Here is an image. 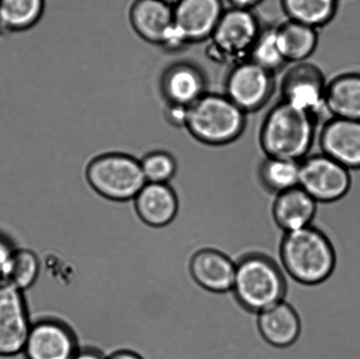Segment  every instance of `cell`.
Returning a JSON list of instances; mask_svg holds the SVG:
<instances>
[{
  "mask_svg": "<svg viewBox=\"0 0 360 359\" xmlns=\"http://www.w3.org/2000/svg\"><path fill=\"white\" fill-rule=\"evenodd\" d=\"M317 202L304 190L297 186L277 195L274 216L285 233L311 226Z\"/></svg>",
  "mask_w": 360,
  "mask_h": 359,
  "instance_id": "ac0fdd59",
  "label": "cell"
},
{
  "mask_svg": "<svg viewBox=\"0 0 360 359\" xmlns=\"http://www.w3.org/2000/svg\"><path fill=\"white\" fill-rule=\"evenodd\" d=\"M232 292L243 307L260 313L283 301L285 278L275 260L246 256L236 263Z\"/></svg>",
  "mask_w": 360,
  "mask_h": 359,
  "instance_id": "277c9868",
  "label": "cell"
},
{
  "mask_svg": "<svg viewBox=\"0 0 360 359\" xmlns=\"http://www.w3.org/2000/svg\"><path fill=\"white\" fill-rule=\"evenodd\" d=\"M226 1L233 7L252 10L253 7L259 5L264 0H226Z\"/></svg>",
  "mask_w": 360,
  "mask_h": 359,
  "instance_id": "4dcf8cb0",
  "label": "cell"
},
{
  "mask_svg": "<svg viewBox=\"0 0 360 359\" xmlns=\"http://www.w3.org/2000/svg\"><path fill=\"white\" fill-rule=\"evenodd\" d=\"M31 325L23 292L0 281V357L23 353Z\"/></svg>",
  "mask_w": 360,
  "mask_h": 359,
  "instance_id": "8fae6325",
  "label": "cell"
},
{
  "mask_svg": "<svg viewBox=\"0 0 360 359\" xmlns=\"http://www.w3.org/2000/svg\"><path fill=\"white\" fill-rule=\"evenodd\" d=\"M281 6L288 20L319 30L334 19L338 0H281Z\"/></svg>",
  "mask_w": 360,
  "mask_h": 359,
  "instance_id": "cb8c5ba5",
  "label": "cell"
},
{
  "mask_svg": "<svg viewBox=\"0 0 360 359\" xmlns=\"http://www.w3.org/2000/svg\"><path fill=\"white\" fill-rule=\"evenodd\" d=\"M324 103L331 117L360 121V72L340 74L327 82Z\"/></svg>",
  "mask_w": 360,
  "mask_h": 359,
  "instance_id": "d6986e66",
  "label": "cell"
},
{
  "mask_svg": "<svg viewBox=\"0 0 360 359\" xmlns=\"http://www.w3.org/2000/svg\"><path fill=\"white\" fill-rule=\"evenodd\" d=\"M206 86L202 72L190 63H174L161 77V93L167 105L189 108L207 93Z\"/></svg>",
  "mask_w": 360,
  "mask_h": 359,
  "instance_id": "9a60e30c",
  "label": "cell"
},
{
  "mask_svg": "<svg viewBox=\"0 0 360 359\" xmlns=\"http://www.w3.org/2000/svg\"><path fill=\"white\" fill-rule=\"evenodd\" d=\"M316 123L311 115L281 100L264 119L261 148L266 157L302 162L311 150Z\"/></svg>",
  "mask_w": 360,
  "mask_h": 359,
  "instance_id": "6da1fadb",
  "label": "cell"
},
{
  "mask_svg": "<svg viewBox=\"0 0 360 359\" xmlns=\"http://www.w3.org/2000/svg\"><path fill=\"white\" fill-rule=\"evenodd\" d=\"M323 154L348 170L360 169V121L331 117L319 136Z\"/></svg>",
  "mask_w": 360,
  "mask_h": 359,
  "instance_id": "5bb4252c",
  "label": "cell"
},
{
  "mask_svg": "<svg viewBox=\"0 0 360 359\" xmlns=\"http://www.w3.org/2000/svg\"><path fill=\"white\" fill-rule=\"evenodd\" d=\"M134 202L137 216L150 227L167 228L178 216L179 196L170 184L146 183Z\"/></svg>",
  "mask_w": 360,
  "mask_h": 359,
  "instance_id": "2e32d148",
  "label": "cell"
},
{
  "mask_svg": "<svg viewBox=\"0 0 360 359\" xmlns=\"http://www.w3.org/2000/svg\"><path fill=\"white\" fill-rule=\"evenodd\" d=\"M168 1H170V2H172V0H168Z\"/></svg>",
  "mask_w": 360,
  "mask_h": 359,
  "instance_id": "d6a6232c",
  "label": "cell"
},
{
  "mask_svg": "<svg viewBox=\"0 0 360 359\" xmlns=\"http://www.w3.org/2000/svg\"><path fill=\"white\" fill-rule=\"evenodd\" d=\"M40 270V259L34 252L27 249H16L6 281L24 292L37 282Z\"/></svg>",
  "mask_w": 360,
  "mask_h": 359,
  "instance_id": "484cf974",
  "label": "cell"
},
{
  "mask_svg": "<svg viewBox=\"0 0 360 359\" xmlns=\"http://www.w3.org/2000/svg\"><path fill=\"white\" fill-rule=\"evenodd\" d=\"M146 183L169 184L178 171V163L172 154L165 150H155L140 159Z\"/></svg>",
  "mask_w": 360,
  "mask_h": 359,
  "instance_id": "4316f807",
  "label": "cell"
},
{
  "mask_svg": "<svg viewBox=\"0 0 360 359\" xmlns=\"http://www.w3.org/2000/svg\"><path fill=\"white\" fill-rule=\"evenodd\" d=\"M176 37L183 48L207 41L224 12V0H174Z\"/></svg>",
  "mask_w": 360,
  "mask_h": 359,
  "instance_id": "7c38bea8",
  "label": "cell"
},
{
  "mask_svg": "<svg viewBox=\"0 0 360 359\" xmlns=\"http://www.w3.org/2000/svg\"><path fill=\"white\" fill-rule=\"evenodd\" d=\"M249 60L274 74L288 65L278 44L276 26L262 27Z\"/></svg>",
  "mask_w": 360,
  "mask_h": 359,
  "instance_id": "d4e9b609",
  "label": "cell"
},
{
  "mask_svg": "<svg viewBox=\"0 0 360 359\" xmlns=\"http://www.w3.org/2000/svg\"><path fill=\"white\" fill-rule=\"evenodd\" d=\"M79 349L73 330L49 318L32 323L22 353L26 359H72Z\"/></svg>",
  "mask_w": 360,
  "mask_h": 359,
  "instance_id": "4fadbf2b",
  "label": "cell"
},
{
  "mask_svg": "<svg viewBox=\"0 0 360 359\" xmlns=\"http://www.w3.org/2000/svg\"><path fill=\"white\" fill-rule=\"evenodd\" d=\"M246 114L225 94L206 93L187 110L185 128L207 145L229 144L242 135Z\"/></svg>",
  "mask_w": 360,
  "mask_h": 359,
  "instance_id": "3957f363",
  "label": "cell"
},
{
  "mask_svg": "<svg viewBox=\"0 0 360 359\" xmlns=\"http://www.w3.org/2000/svg\"><path fill=\"white\" fill-rule=\"evenodd\" d=\"M3 32L2 26H1V20H0V34H1Z\"/></svg>",
  "mask_w": 360,
  "mask_h": 359,
  "instance_id": "1f68e13d",
  "label": "cell"
},
{
  "mask_svg": "<svg viewBox=\"0 0 360 359\" xmlns=\"http://www.w3.org/2000/svg\"><path fill=\"white\" fill-rule=\"evenodd\" d=\"M236 266L227 256L214 249H202L190 260L193 280L208 291L224 293L234 285Z\"/></svg>",
  "mask_w": 360,
  "mask_h": 359,
  "instance_id": "e0dca14e",
  "label": "cell"
},
{
  "mask_svg": "<svg viewBox=\"0 0 360 359\" xmlns=\"http://www.w3.org/2000/svg\"><path fill=\"white\" fill-rule=\"evenodd\" d=\"M261 30L252 10L229 6L207 40V55L215 63L231 67L246 61Z\"/></svg>",
  "mask_w": 360,
  "mask_h": 359,
  "instance_id": "5b68a950",
  "label": "cell"
},
{
  "mask_svg": "<svg viewBox=\"0 0 360 359\" xmlns=\"http://www.w3.org/2000/svg\"><path fill=\"white\" fill-rule=\"evenodd\" d=\"M46 0H0L3 32L20 33L31 30L44 16Z\"/></svg>",
  "mask_w": 360,
  "mask_h": 359,
  "instance_id": "7402d4cb",
  "label": "cell"
},
{
  "mask_svg": "<svg viewBox=\"0 0 360 359\" xmlns=\"http://www.w3.org/2000/svg\"><path fill=\"white\" fill-rule=\"evenodd\" d=\"M72 359H105L103 354L93 348L79 349Z\"/></svg>",
  "mask_w": 360,
  "mask_h": 359,
  "instance_id": "f1b7e54d",
  "label": "cell"
},
{
  "mask_svg": "<svg viewBox=\"0 0 360 359\" xmlns=\"http://www.w3.org/2000/svg\"><path fill=\"white\" fill-rule=\"evenodd\" d=\"M15 248L6 238L0 235V281H6Z\"/></svg>",
  "mask_w": 360,
  "mask_h": 359,
  "instance_id": "83f0119b",
  "label": "cell"
},
{
  "mask_svg": "<svg viewBox=\"0 0 360 359\" xmlns=\"http://www.w3.org/2000/svg\"><path fill=\"white\" fill-rule=\"evenodd\" d=\"M352 185L351 171L326 155H314L301 162L299 186L317 202L343 198Z\"/></svg>",
  "mask_w": 360,
  "mask_h": 359,
  "instance_id": "52a82bcc",
  "label": "cell"
},
{
  "mask_svg": "<svg viewBox=\"0 0 360 359\" xmlns=\"http://www.w3.org/2000/svg\"><path fill=\"white\" fill-rule=\"evenodd\" d=\"M257 323L264 339L277 347L290 346L301 329L297 314L284 301L259 313Z\"/></svg>",
  "mask_w": 360,
  "mask_h": 359,
  "instance_id": "ffe728a7",
  "label": "cell"
},
{
  "mask_svg": "<svg viewBox=\"0 0 360 359\" xmlns=\"http://www.w3.org/2000/svg\"><path fill=\"white\" fill-rule=\"evenodd\" d=\"M301 162L266 157L257 170V178L264 188L274 195L297 188Z\"/></svg>",
  "mask_w": 360,
  "mask_h": 359,
  "instance_id": "603a6c76",
  "label": "cell"
},
{
  "mask_svg": "<svg viewBox=\"0 0 360 359\" xmlns=\"http://www.w3.org/2000/svg\"><path fill=\"white\" fill-rule=\"evenodd\" d=\"M105 359H144L141 355L135 351L129 350H119L108 355Z\"/></svg>",
  "mask_w": 360,
  "mask_h": 359,
  "instance_id": "f546056e",
  "label": "cell"
},
{
  "mask_svg": "<svg viewBox=\"0 0 360 359\" xmlns=\"http://www.w3.org/2000/svg\"><path fill=\"white\" fill-rule=\"evenodd\" d=\"M86 178L98 195L117 202L135 199L146 184L140 160L120 152L94 157L87 165Z\"/></svg>",
  "mask_w": 360,
  "mask_h": 359,
  "instance_id": "8992f818",
  "label": "cell"
},
{
  "mask_svg": "<svg viewBox=\"0 0 360 359\" xmlns=\"http://www.w3.org/2000/svg\"><path fill=\"white\" fill-rule=\"evenodd\" d=\"M274 74L252 60L231 67L226 79L225 95L243 112H256L270 100L274 91Z\"/></svg>",
  "mask_w": 360,
  "mask_h": 359,
  "instance_id": "ba28073f",
  "label": "cell"
},
{
  "mask_svg": "<svg viewBox=\"0 0 360 359\" xmlns=\"http://www.w3.org/2000/svg\"><path fill=\"white\" fill-rule=\"evenodd\" d=\"M326 77L319 67L307 62L295 63L281 80L282 101L316 119L326 112Z\"/></svg>",
  "mask_w": 360,
  "mask_h": 359,
  "instance_id": "9c48e42d",
  "label": "cell"
},
{
  "mask_svg": "<svg viewBox=\"0 0 360 359\" xmlns=\"http://www.w3.org/2000/svg\"><path fill=\"white\" fill-rule=\"evenodd\" d=\"M278 260L292 279L310 285L326 280L335 265L333 246L312 226L285 233Z\"/></svg>",
  "mask_w": 360,
  "mask_h": 359,
  "instance_id": "7a4b0ae2",
  "label": "cell"
},
{
  "mask_svg": "<svg viewBox=\"0 0 360 359\" xmlns=\"http://www.w3.org/2000/svg\"><path fill=\"white\" fill-rule=\"evenodd\" d=\"M278 44L288 63L306 62L319 45V31L307 25L288 20L276 26Z\"/></svg>",
  "mask_w": 360,
  "mask_h": 359,
  "instance_id": "44dd1931",
  "label": "cell"
},
{
  "mask_svg": "<svg viewBox=\"0 0 360 359\" xmlns=\"http://www.w3.org/2000/svg\"><path fill=\"white\" fill-rule=\"evenodd\" d=\"M129 22L143 41L169 51L180 48L176 37L174 6L168 0H135L129 8Z\"/></svg>",
  "mask_w": 360,
  "mask_h": 359,
  "instance_id": "30bf717a",
  "label": "cell"
}]
</instances>
